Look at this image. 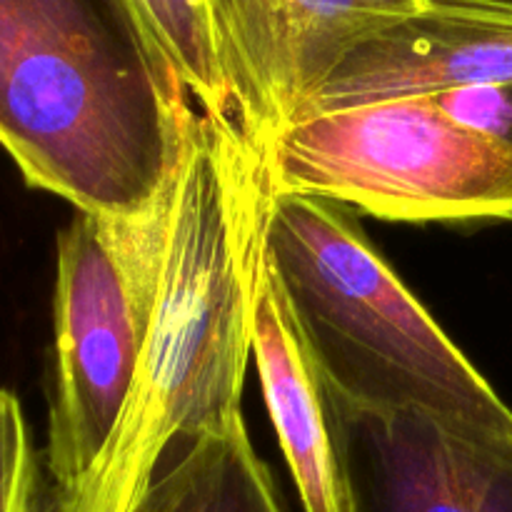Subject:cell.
Here are the masks:
<instances>
[{
	"label": "cell",
	"mask_w": 512,
	"mask_h": 512,
	"mask_svg": "<svg viewBox=\"0 0 512 512\" xmlns=\"http://www.w3.org/2000/svg\"><path fill=\"white\" fill-rule=\"evenodd\" d=\"M340 403L353 512H512V428Z\"/></svg>",
	"instance_id": "cell-7"
},
{
	"label": "cell",
	"mask_w": 512,
	"mask_h": 512,
	"mask_svg": "<svg viewBox=\"0 0 512 512\" xmlns=\"http://www.w3.org/2000/svg\"><path fill=\"white\" fill-rule=\"evenodd\" d=\"M433 100L458 123L512 143V83L470 85Z\"/></svg>",
	"instance_id": "cell-13"
},
{
	"label": "cell",
	"mask_w": 512,
	"mask_h": 512,
	"mask_svg": "<svg viewBox=\"0 0 512 512\" xmlns=\"http://www.w3.org/2000/svg\"><path fill=\"white\" fill-rule=\"evenodd\" d=\"M253 360L305 512H353L348 430L338 390L305 340L273 265L260 255Z\"/></svg>",
	"instance_id": "cell-9"
},
{
	"label": "cell",
	"mask_w": 512,
	"mask_h": 512,
	"mask_svg": "<svg viewBox=\"0 0 512 512\" xmlns=\"http://www.w3.org/2000/svg\"><path fill=\"white\" fill-rule=\"evenodd\" d=\"M48 505L43 453L35 448L20 400L0 388V512H48Z\"/></svg>",
	"instance_id": "cell-12"
},
{
	"label": "cell",
	"mask_w": 512,
	"mask_h": 512,
	"mask_svg": "<svg viewBox=\"0 0 512 512\" xmlns=\"http://www.w3.org/2000/svg\"><path fill=\"white\" fill-rule=\"evenodd\" d=\"M510 3H512V0H510Z\"/></svg>",
	"instance_id": "cell-16"
},
{
	"label": "cell",
	"mask_w": 512,
	"mask_h": 512,
	"mask_svg": "<svg viewBox=\"0 0 512 512\" xmlns=\"http://www.w3.org/2000/svg\"><path fill=\"white\" fill-rule=\"evenodd\" d=\"M133 512H283L243 418L185 435L170 448Z\"/></svg>",
	"instance_id": "cell-10"
},
{
	"label": "cell",
	"mask_w": 512,
	"mask_h": 512,
	"mask_svg": "<svg viewBox=\"0 0 512 512\" xmlns=\"http://www.w3.org/2000/svg\"><path fill=\"white\" fill-rule=\"evenodd\" d=\"M105 5H108V8H110V10H113V13H115V15H118V18H120V20H123V15H120V5H118V0H105Z\"/></svg>",
	"instance_id": "cell-14"
},
{
	"label": "cell",
	"mask_w": 512,
	"mask_h": 512,
	"mask_svg": "<svg viewBox=\"0 0 512 512\" xmlns=\"http://www.w3.org/2000/svg\"><path fill=\"white\" fill-rule=\"evenodd\" d=\"M263 250L305 340L348 405L488 430L512 410L370 245L343 205L270 195Z\"/></svg>",
	"instance_id": "cell-3"
},
{
	"label": "cell",
	"mask_w": 512,
	"mask_h": 512,
	"mask_svg": "<svg viewBox=\"0 0 512 512\" xmlns=\"http://www.w3.org/2000/svg\"><path fill=\"white\" fill-rule=\"evenodd\" d=\"M265 200L258 158L193 110L163 290L133 390L93 468L50 490L48 512H133L180 438L243 418Z\"/></svg>",
	"instance_id": "cell-1"
},
{
	"label": "cell",
	"mask_w": 512,
	"mask_h": 512,
	"mask_svg": "<svg viewBox=\"0 0 512 512\" xmlns=\"http://www.w3.org/2000/svg\"><path fill=\"white\" fill-rule=\"evenodd\" d=\"M423 0H213L240 143H265L355 48Z\"/></svg>",
	"instance_id": "cell-6"
},
{
	"label": "cell",
	"mask_w": 512,
	"mask_h": 512,
	"mask_svg": "<svg viewBox=\"0 0 512 512\" xmlns=\"http://www.w3.org/2000/svg\"><path fill=\"white\" fill-rule=\"evenodd\" d=\"M270 195H303L393 223L512 220V143L403 98L293 120L260 153Z\"/></svg>",
	"instance_id": "cell-5"
},
{
	"label": "cell",
	"mask_w": 512,
	"mask_h": 512,
	"mask_svg": "<svg viewBox=\"0 0 512 512\" xmlns=\"http://www.w3.org/2000/svg\"><path fill=\"white\" fill-rule=\"evenodd\" d=\"M123 23L165 88L238 135L213 0H118Z\"/></svg>",
	"instance_id": "cell-11"
},
{
	"label": "cell",
	"mask_w": 512,
	"mask_h": 512,
	"mask_svg": "<svg viewBox=\"0 0 512 512\" xmlns=\"http://www.w3.org/2000/svg\"><path fill=\"white\" fill-rule=\"evenodd\" d=\"M175 190L178 180L153 208L125 218L75 210L60 230L43 450L50 490L93 468L133 390L163 290Z\"/></svg>",
	"instance_id": "cell-4"
},
{
	"label": "cell",
	"mask_w": 512,
	"mask_h": 512,
	"mask_svg": "<svg viewBox=\"0 0 512 512\" xmlns=\"http://www.w3.org/2000/svg\"><path fill=\"white\" fill-rule=\"evenodd\" d=\"M190 113L90 0H0V145L28 188L145 213L178 180Z\"/></svg>",
	"instance_id": "cell-2"
},
{
	"label": "cell",
	"mask_w": 512,
	"mask_h": 512,
	"mask_svg": "<svg viewBox=\"0 0 512 512\" xmlns=\"http://www.w3.org/2000/svg\"><path fill=\"white\" fill-rule=\"evenodd\" d=\"M510 223H512V220H510Z\"/></svg>",
	"instance_id": "cell-15"
},
{
	"label": "cell",
	"mask_w": 512,
	"mask_h": 512,
	"mask_svg": "<svg viewBox=\"0 0 512 512\" xmlns=\"http://www.w3.org/2000/svg\"><path fill=\"white\" fill-rule=\"evenodd\" d=\"M488 83H512L510 0H423L355 48L293 120Z\"/></svg>",
	"instance_id": "cell-8"
}]
</instances>
